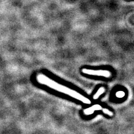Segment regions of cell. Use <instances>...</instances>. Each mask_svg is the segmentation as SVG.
<instances>
[{"label":"cell","instance_id":"obj_1","mask_svg":"<svg viewBox=\"0 0 134 134\" xmlns=\"http://www.w3.org/2000/svg\"><path fill=\"white\" fill-rule=\"evenodd\" d=\"M37 81L39 83L47 86L56 91L60 93L68 95L71 97H73L75 99L86 104H91L92 102L91 99L85 97V96L79 93V92L75 91L69 88L65 87L63 85L56 82L53 79L48 77L47 75L43 74H39L37 75Z\"/></svg>","mask_w":134,"mask_h":134},{"label":"cell","instance_id":"obj_2","mask_svg":"<svg viewBox=\"0 0 134 134\" xmlns=\"http://www.w3.org/2000/svg\"><path fill=\"white\" fill-rule=\"evenodd\" d=\"M82 72L86 74L91 75H97V76H102L106 78H109L111 77V73L110 71L107 70H92L83 69Z\"/></svg>","mask_w":134,"mask_h":134},{"label":"cell","instance_id":"obj_3","mask_svg":"<svg viewBox=\"0 0 134 134\" xmlns=\"http://www.w3.org/2000/svg\"><path fill=\"white\" fill-rule=\"evenodd\" d=\"M102 109V106L99 104H94L90 108H88L83 110V114L85 115H91L93 114L96 111H99Z\"/></svg>","mask_w":134,"mask_h":134},{"label":"cell","instance_id":"obj_4","mask_svg":"<svg viewBox=\"0 0 134 134\" xmlns=\"http://www.w3.org/2000/svg\"><path fill=\"white\" fill-rule=\"evenodd\" d=\"M105 88L103 87H100L99 88L98 90V91L96 92V93L93 96V99L94 100H96L98 99V98L100 97V96H101L102 94H103L104 93V92H105Z\"/></svg>","mask_w":134,"mask_h":134},{"label":"cell","instance_id":"obj_5","mask_svg":"<svg viewBox=\"0 0 134 134\" xmlns=\"http://www.w3.org/2000/svg\"><path fill=\"white\" fill-rule=\"evenodd\" d=\"M102 110L104 114L108 115V116L112 117L113 116H114V112L110 111V110H108V109H107V108H104L102 109Z\"/></svg>","mask_w":134,"mask_h":134}]
</instances>
